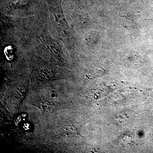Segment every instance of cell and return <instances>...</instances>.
<instances>
[{
  "label": "cell",
  "mask_w": 153,
  "mask_h": 153,
  "mask_svg": "<svg viewBox=\"0 0 153 153\" xmlns=\"http://www.w3.org/2000/svg\"><path fill=\"white\" fill-rule=\"evenodd\" d=\"M152 1H153V0H152Z\"/></svg>",
  "instance_id": "cell-1"
}]
</instances>
